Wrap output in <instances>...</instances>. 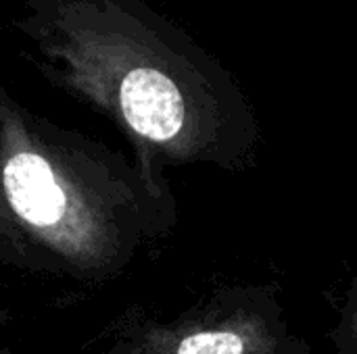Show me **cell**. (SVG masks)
<instances>
[{
    "label": "cell",
    "mask_w": 357,
    "mask_h": 354,
    "mask_svg": "<svg viewBox=\"0 0 357 354\" xmlns=\"http://www.w3.org/2000/svg\"><path fill=\"white\" fill-rule=\"evenodd\" d=\"M10 27L36 73L126 138L151 194L169 169L257 167L264 131L236 77L146 0H19Z\"/></svg>",
    "instance_id": "cell-1"
},
{
    "label": "cell",
    "mask_w": 357,
    "mask_h": 354,
    "mask_svg": "<svg viewBox=\"0 0 357 354\" xmlns=\"http://www.w3.org/2000/svg\"><path fill=\"white\" fill-rule=\"evenodd\" d=\"M130 156L25 106L0 83V240L71 261L172 217Z\"/></svg>",
    "instance_id": "cell-2"
},
{
    "label": "cell",
    "mask_w": 357,
    "mask_h": 354,
    "mask_svg": "<svg viewBox=\"0 0 357 354\" xmlns=\"http://www.w3.org/2000/svg\"><path fill=\"white\" fill-rule=\"evenodd\" d=\"M245 340L232 332H203L186 338L178 354H243Z\"/></svg>",
    "instance_id": "cell-3"
}]
</instances>
